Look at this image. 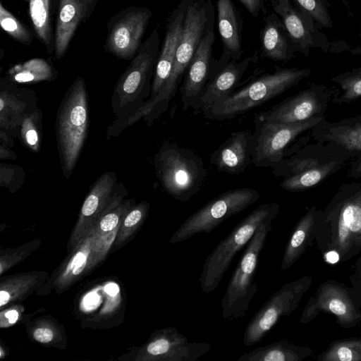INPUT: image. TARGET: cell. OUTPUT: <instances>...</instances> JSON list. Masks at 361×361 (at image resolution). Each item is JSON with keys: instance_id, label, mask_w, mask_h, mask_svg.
<instances>
[{"instance_id": "d4e9b609", "label": "cell", "mask_w": 361, "mask_h": 361, "mask_svg": "<svg viewBox=\"0 0 361 361\" xmlns=\"http://www.w3.org/2000/svg\"><path fill=\"white\" fill-rule=\"evenodd\" d=\"M218 28L224 47V56L219 60L224 63L229 59L238 61L242 51V20L231 0H217Z\"/></svg>"}, {"instance_id": "1f68e13d", "label": "cell", "mask_w": 361, "mask_h": 361, "mask_svg": "<svg viewBox=\"0 0 361 361\" xmlns=\"http://www.w3.org/2000/svg\"><path fill=\"white\" fill-rule=\"evenodd\" d=\"M275 13L281 20L292 41L300 47L310 42L309 30L300 14L293 7L290 0H270Z\"/></svg>"}, {"instance_id": "6da1fadb", "label": "cell", "mask_w": 361, "mask_h": 361, "mask_svg": "<svg viewBox=\"0 0 361 361\" xmlns=\"http://www.w3.org/2000/svg\"><path fill=\"white\" fill-rule=\"evenodd\" d=\"M323 250H334L345 261L361 251V182L343 183L319 209L315 237Z\"/></svg>"}, {"instance_id": "8d00e7d4", "label": "cell", "mask_w": 361, "mask_h": 361, "mask_svg": "<svg viewBox=\"0 0 361 361\" xmlns=\"http://www.w3.org/2000/svg\"><path fill=\"white\" fill-rule=\"evenodd\" d=\"M149 204L147 201L136 203L124 216L117 231L114 245L125 244L141 228L147 219Z\"/></svg>"}, {"instance_id": "603a6c76", "label": "cell", "mask_w": 361, "mask_h": 361, "mask_svg": "<svg viewBox=\"0 0 361 361\" xmlns=\"http://www.w3.org/2000/svg\"><path fill=\"white\" fill-rule=\"evenodd\" d=\"M251 137L252 133L248 130L233 132L211 154L210 164L222 173H243L252 163Z\"/></svg>"}, {"instance_id": "8992f818", "label": "cell", "mask_w": 361, "mask_h": 361, "mask_svg": "<svg viewBox=\"0 0 361 361\" xmlns=\"http://www.w3.org/2000/svg\"><path fill=\"white\" fill-rule=\"evenodd\" d=\"M279 211L280 206L276 202L260 204L217 244L207 257L200 274V286L204 293L218 287L236 254L249 243L259 226L274 221Z\"/></svg>"}, {"instance_id": "9c48e42d", "label": "cell", "mask_w": 361, "mask_h": 361, "mask_svg": "<svg viewBox=\"0 0 361 361\" xmlns=\"http://www.w3.org/2000/svg\"><path fill=\"white\" fill-rule=\"evenodd\" d=\"M259 192L250 188L232 189L219 194L187 218L169 243L185 241L197 233H209L228 217L257 201Z\"/></svg>"}, {"instance_id": "52a82bcc", "label": "cell", "mask_w": 361, "mask_h": 361, "mask_svg": "<svg viewBox=\"0 0 361 361\" xmlns=\"http://www.w3.org/2000/svg\"><path fill=\"white\" fill-rule=\"evenodd\" d=\"M207 21L205 6L190 0L171 73L157 96L143 106L149 121L153 122L167 109L204 36Z\"/></svg>"}, {"instance_id": "5bb4252c", "label": "cell", "mask_w": 361, "mask_h": 361, "mask_svg": "<svg viewBox=\"0 0 361 361\" xmlns=\"http://www.w3.org/2000/svg\"><path fill=\"white\" fill-rule=\"evenodd\" d=\"M310 137V134L294 145L293 143L287 149L285 157L271 167V173L286 178L333 161L350 159L336 144L319 141L307 144Z\"/></svg>"}, {"instance_id": "4dcf8cb0", "label": "cell", "mask_w": 361, "mask_h": 361, "mask_svg": "<svg viewBox=\"0 0 361 361\" xmlns=\"http://www.w3.org/2000/svg\"><path fill=\"white\" fill-rule=\"evenodd\" d=\"M28 6L32 27L37 38L51 54L55 51V37L52 26L54 0H20Z\"/></svg>"}, {"instance_id": "bcb514c9", "label": "cell", "mask_w": 361, "mask_h": 361, "mask_svg": "<svg viewBox=\"0 0 361 361\" xmlns=\"http://www.w3.org/2000/svg\"><path fill=\"white\" fill-rule=\"evenodd\" d=\"M17 155L11 150L9 147L1 144L0 147V158L1 159H16Z\"/></svg>"}, {"instance_id": "d590c367", "label": "cell", "mask_w": 361, "mask_h": 361, "mask_svg": "<svg viewBox=\"0 0 361 361\" xmlns=\"http://www.w3.org/2000/svg\"><path fill=\"white\" fill-rule=\"evenodd\" d=\"M136 204L134 198L124 199L118 205L106 213L97 223L92 232L100 239L116 237L127 212Z\"/></svg>"}, {"instance_id": "2e32d148", "label": "cell", "mask_w": 361, "mask_h": 361, "mask_svg": "<svg viewBox=\"0 0 361 361\" xmlns=\"http://www.w3.org/2000/svg\"><path fill=\"white\" fill-rule=\"evenodd\" d=\"M334 91L324 85L311 84L307 89L283 100L256 117L276 123H298L324 116Z\"/></svg>"}, {"instance_id": "836d02e7", "label": "cell", "mask_w": 361, "mask_h": 361, "mask_svg": "<svg viewBox=\"0 0 361 361\" xmlns=\"http://www.w3.org/2000/svg\"><path fill=\"white\" fill-rule=\"evenodd\" d=\"M56 75L57 72L51 61L35 58L13 67L7 77L13 82H37L54 80Z\"/></svg>"}, {"instance_id": "e575fe53", "label": "cell", "mask_w": 361, "mask_h": 361, "mask_svg": "<svg viewBox=\"0 0 361 361\" xmlns=\"http://www.w3.org/2000/svg\"><path fill=\"white\" fill-rule=\"evenodd\" d=\"M331 80L340 87L331 99L333 104H349L361 100V67L334 76Z\"/></svg>"}, {"instance_id": "7402d4cb", "label": "cell", "mask_w": 361, "mask_h": 361, "mask_svg": "<svg viewBox=\"0 0 361 361\" xmlns=\"http://www.w3.org/2000/svg\"><path fill=\"white\" fill-rule=\"evenodd\" d=\"M189 1L183 0L168 20L164 39L154 69L151 94L148 99H152L157 96L171 73Z\"/></svg>"}, {"instance_id": "e0dca14e", "label": "cell", "mask_w": 361, "mask_h": 361, "mask_svg": "<svg viewBox=\"0 0 361 361\" xmlns=\"http://www.w3.org/2000/svg\"><path fill=\"white\" fill-rule=\"evenodd\" d=\"M115 238L100 239L91 232L70 252L68 259L54 275L52 288L58 293L63 292L94 269L104 259Z\"/></svg>"}, {"instance_id": "83f0119b", "label": "cell", "mask_w": 361, "mask_h": 361, "mask_svg": "<svg viewBox=\"0 0 361 361\" xmlns=\"http://www.w3.org/2000/svg\"><path fill=\"white\" fill-rule=\"evenodd\" d=\"M319 210L314 205L312 206L294 227L282 257V271L293 265L314 238Z\"/></svg>"}, {"instance_id": "f6af8a7d", "label": "cell", "mask_w": 361, "mask_h": 361, "mask_svg": "<svg viewBox=\"0 0 361 361\" xmlns=\"http://www.w3.org/2000/svg\"><path fill=\"white\" fill-rule=\"evenodd\" d=\"M347 176L355 179L361 178V156L351 161Z\"/></svg>"}, {"instance_id": "ac0fdd59", "label": "cell", "mask_w": 361, "mask_h": 361, "mask_svg": "<svg viewBox=\"0 0 361 361\" xmlns=\"http://www.w3.org/2000/svg\"><path fill=\"white\" fill-rule=\"evenodd\" d=\"M38 99L32 90L18 87L8 77L0 82L1 143L13 146L19 127L25 116L37 106Z\"/></svg>"}, {"instance_id": "f1b7e54d", "label": "cell", "mask_w": 361, "mask_h": 361, "mask_svg": "<svg viewBox=\"0 0 361 361\" xmlns=\"http://www.w3.org/2000/svg\"><path fill=\"white\" fill-rule=\"evenodd\" d=\"M312 353L311 349L297 345L283 338L258 347L240 355L235 361H301Z\"/></svg>"}, {"instance_id": "3957f363", "label": "cell", "mask_w": 361, "mask_h": 361, "mask_svg": "<svg viewBox=\"0 0 361 361\" xmlns=\"http://www.w3.org/2000/svg\"><path fill=\"white\" fill-rule=\"evenodd\" d=\"M158 27L142 43L137 53L121 75L111 97V109L118 124L136 112L150 97L154 69L158 59Z\"/></svg>"}, {"instance_id": "cb8c5ba5", "label": "cell", "mask_w": 361, "mask_h": 361, "mask_svg": "<svg viewBox=\"0 0 361 361\" xmlns=\"http://www.w3.org/2000/svg\"><path fill=\"white\" fill-rule=\"evenodd\" d=\"M252 59L251 57H247L240 62L231 60L225 66L215 71L194 109L204 110L232 93L247 69Z\"/></svg>"}, {"instance_id": "9a60e30c", "label": "cell", "mask_w": 361, "mask_h": 361, "mask_svg": "<svg viewBox=\"0 0 361 361\" xmlns=\"http://www.w3.org/2000/svg\"><path fill=\"white\" fill-rule=\"evenodd\" d=\"M205 342H189L173 326L156 330L148 341L137 348V361H196L210 351Z\"/></svg>"}, {"instance_id": "60d3db41", "label": "cell", "mask_w": 361, "mask_h": 361, "mask_svg": "<svg viewBox=\"0 0 361 361\" xmlns=\"http://www.w3.org/2000/svg\"><path fill=\"white\" fill-rule=\"evenodd\" d=\"M41 244L40 239L36 238L16 248L1 249L0 251L1 276L27 258L32 252L37 250Z\"/></svg>"}, {"instance_id": "484cf974", "label": "cell", "mask_w": 361, "mask_h": 361, "mask_svg": "<svg viewBox=\"0 0 361 361\" xmlns=\"http://www.w3.org/2000/svg\"><path fill=\"white\" fill-rule=\"evenodd\" d=\"M317 299L316 307L332 312L343 326H350L361 322L360 305H355L352 294L345 287L326 283L319 288Z\"/></svg>"}, {"instance_id": "74e56055", "label": "cell", "mask_w": 361, "mask_h": 361, "mask_svg": "<svg viewBox=\"0 0 361 361\" xmlns=\"http://www.w3.org/2000/svg\"><path fill=\"white\" fill-rule=\"evenodd\" d=\"M42 118L41 110L37 107L25 116L19 127L18 137L21 143L33 152H39L41 148Z\"/></svg>"}, {"instance_id": "44dd1931", "label": "cell", "mask_w": 361, "mask_h": 361, "mask_svg": "<svg viewBox=\"0 0 361 361\" xmlns=\"http://www.w3.org/2000/svg\"><path fill=\"white\" fill-rule=\"evenodd\" d=\"M310 135L316 141L338 145L350 159L357 158L361 156V114L333 122L325 117L310 130Z\"/></svg>"}, {"instance_id": "ffe728a7", "label": "cell", "mask_w": 361, "mask_h": 361, "mask_svg": "<svg viewBox=\"0 0 361 361\" xmlns=\"http://www.w3.org/2000/svg\"><path fill=\"white\" fill-rule=\"evenodd\" d=\"M99 0H59L54 29L55 57L61 59L67 52L79 26L93 13Z\"/></svg>"}, {"instance_id": "7dc6e473", "label": "cell", "mask_w": 361, "mask_h": 361, "mask_svg": "<svg viewBox=\"0 0 361 361\" xmlns=\"http://www.w3.org/2000/svg\"><path fill=\"white\" fill-rule=\"evenodd\" d=\"M324 258L328 263L334 264L340 260V255L336 251L329 250L325 253Z\"/></svg>"}, {"instance_id": "7bdbcfd3", "label": "cell", "mask_w": 361, "mask_h": 361, "mask_svg": "<svg viewBox=\"0 0 361 361\" xmlns=\"http://www.w3.org/2000/svg\"><path fill=\"white\" fill-rule=\"evenodd\" d=\"M60 336L61 334L56 331V327L49 323H42L32 331L33 339L42 344L54 343Z\"/></svg>"}, {"instance_id": "4316f807", "label": "cell", "mask_w": 361, "mask_h": 361, "mask_svg": "<svg viewBox=\"0 0 361 361\" xmlns=\"http://www.w3.org/2000/svg\"><path fill=\"white\" fill-rule=\"evenodd\" d=\"M45 271H32L1 276L0 279V307L15 305L23 301L40 288L48 278Z\"/></svg>"}, {"instance_id": "7c38bea8", "label": "cell", "mask_w": 361, "mask_h": 361, "mask_svg": "<svg viewBox=\"0 0 361 361\" xmlns=\"http://www.w3.org/2000/svg\"><path fill=\"white\" fill-rule=\"evenodd\" d=\"M311 278L304 276L285 284L258 310L245 327L243 343L251 346L261 341L283 316H288L311 284Z\"/></svg>"}, {"instance_id": "30bf717a", "label": "cell", "mask_w": 361, "mask_h": 361, "mask_svg": "<svg viewBox=\"0 0 361 361\" xmlns=\"http://www.w3.org/2000/svg\"><path fill=\"white\" fill-rule=\"evenodd\" d=\"M326 116L298 123L269 121L255 116L252 133V163L257 167H272L285 157L287 149L302 133L310 130Z\"/></svg>"}, {"instance_id": "ee69618b", "label": "cell", "mask_w": 361, "mask_h": 361, "mask_svg": "<svg viewBox=\"0 0 361 361\" xmlns=\"http://www.w3.org/2000/svg\"><path fill=\"white\" fill-rule=\"evenodd\" d=\"M247 11L254 17H258L264 11V0H239Z\"/></svg>"}, {"instance_id": "4fadbf2b", "label": "cell", "mask_w": 361, "mask_h": 361, "mask_svg": "<svg viewBox=\"0 0 361 361\" xmlns=\"http://www.w3.org/2000/svg\"><path fill=\"white\" fill-rule=\"evenodd\" d=\"M151 17L150 9L142 6H130L116 13L107 25L105 51L121 59H133Z\"/></svg>"}, {"instance_id": "7a4b0ae2", "label": "cell", "mask_w": 361, "mask_h": 361, "mask_svg": "<svg viewBox=\"0 0 361 361\" xmlns=\"http://www.w3.org/2000/svg\"><path fill=\"white\" fill-rule=\"evenodd\" d=\"M90 123L88 94L82 77L72 82L58 108L56 139L61 171L68 179L85 143Z\"/></svg>"}, {"instance_id": "8fae6325", "label": "cell", "mask_w": 361, "mask_h": 361, "mask_svg": "<svg viewBox=\"0 0 361 361\" xmlns=\"http://www.w3.org/2000/svg\"><path fill=\"white\" fill-rule=\"evenodd\" d=\"M127 195V190L122 183L117 182L114 171L105 172L100 176L91 186L83 202L68 241V251L85 238L99 219L118 205Z\"/></svg>"}, {"instance_id": "5b68a950", "label": "cell", "mask_w": 361, "mask_h": 361, "mask_svg": "<svg viewBox=\"0 0 361 361\" xmlns=\"http://www.w3.org/2000/svg\"><path fill=\"white\" fill-rule=\"evenodd\" d=\"M154 166L164 190L180 202H187L197 194L207 174L200 157L169 140L155 154Z\"/></svg>"}, {"instance_id": "ba28073f", "label": "cell", "mask_w": 361, "mask_h": 361, "mask_svg": "<svg viewBox=\"0 0 361 361\" xmlns=\"http://www.w3.org/2000/svg\"><path fill=\"white\" fill-rule=\"evenodd\" d=\"M273 221H269L259 226L238 262L221 300L223 319H237L245 316L249 310L258 288L254 279L259 255L268 233L272 229Z\"/></svg>"}, {"instance_id": "f546056e", "label": "cell", "mask_w": 361, "mask_h": 361, "mask_svg": "<svg viewBox=\"0 0 361 361\" xmlns=\"http://www.w3.org/2000/svg\"><path fill=\"white\" fill-rule=\"evenodd\" d=\"M286 31L276 13H271L265 18L260 32L262 51L265 57L274 61H285L290 57Z\"/></svg>"}, {"instance_id": "b9f144b4", "label": "cell", "mask_w": 361, "mask_h": 361, "mask_svg": "<svg viewBox=\"0 0 361 361\" xmlns=\"http://www.w3.org/2000/svg\"><path fill=\"white\" fill-rule=\"evenodd\" d=\"M315 20L324 26H331V19L322 0H293Z\"/></svg>"}, {"instance_id": "d6a6232c", "label": "cell", "mask_w": 361, "mask_h": 361, "mask_svg": "<svg viewBox=\"0 0 361 361\" xmlns=\"http://www.w3.org/2000/svg\"><path fill=\"white\" fill-rule=\"evenodd\" d=\"M348 161L341 160L325 164L317 169L283 178L281 187L288 192H301L322 183L343 168Z\"/></svg>"}, {"instance_id": "ab89813d", "label": "cell", "mask_w": 361, "mask_h": 361, "mask_svg": "<svg viewBox=\"0 0 361 361\" xmlns=\"http://www.w3.org/2000/svg\"><path fill=\"white\" fill-rule=\"evenodd\" d=\"M322 360L361 361V339L343 340L333 345Z\"/></svg>"}, {"instance_id": "f35d334b", "label": "cell", "mask_w": 361, "mask_h": 361, "mask_svg": "<svg viewBox=\"0 0 361 361\" xmlns=\"http://www.w3.org/2000/svg\"><path fill=\"white\" fill-rule=\"evenodd\" d=\"M0 25L1 28L17 42L26 46L32 44V32L4 7L2 1L0 2Z\"/></svg>"}, {"instance_id": "d6986e66", "label": "cell", "mask_w": 361, "mask_h": 361, "mask_svg": "<svg viewBox=\"0 0 361 361\" xmlns=\"http://www.w3.org/2000/svg\"><path fill=\"white\" fill-rule=\"evenodd\" d=\"M215 36L212 30L202 38L186 70L180 88L183 110L195 108L210 78L212 47Z\"/></svg>"}, {"instance_id": "277c9868", "label": "cell", "mask_w": 361, "mask_h": 361, "mask_svg": "<svg viewBox=\"0 0 361 361\" xmlns=\"http://www.w3.org/2000/svg\"><path fill=\"white\" fill-rule=\"evenodd\" d=\"M310 73L309 68H283L263 75L205 108L203 114L210 120L233 118L281 94Z\"/></svg>"}, {"instance_id": "c3c4849f", "label": "cell", "mask_w": 361, "mask_h": 361, "mask_svg": "<svg viewBox=\"0 0 361 361\" xmlns=\"http://www.w3.org/2000/svg\"><path fill=\"white\" fill-rule=\"evenodd\" d=\"M357 276H358V279H357L355 281L357 282H353V283H355L357 293L361 294V271H358Z\"/></svg>"}]
</instances>
